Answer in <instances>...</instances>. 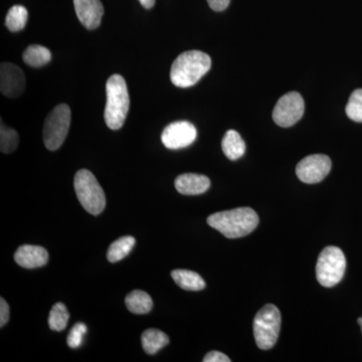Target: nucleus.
<instances>
[{
    "label": "nucleus",
    "mask_w": 362,
    "mask_h": 362,
    "mask_svg": "<svg viewBox=\"0 0 362 362\" xmlns=\"http://www.w3.org/2000/svg\"><path fill=\"white\" fill-rule=\"evenodd\" d=\"M207 223L228 239L246 237L256 230L259 216L251 207H239L209 216Z\"/></svg>",
    "instance_id": "nucleus-1"
},
{
    "label": "nucleus",
    "mask_w": 362,
    "mask_h": 362,
    "mask_svg": "<svg viewBox=\"0 0 362 362\" xmlns=\"http://www.w3.org/2000/svg\"><path fill=\"white\" fill-rule=\"evenodd\" d=\"M211 66V57L206 52L201 51L182 52L171 66V82L176 87H192L206 75Z\"/></svg>",
    "instance_id": "nucleus-2"
},
{
    "label": "nucleus",
    "mask_w": 362,
    "mask_h": 362,
    "mask_svg": "<svg viewBox=\"0 0 362 362\" xmlns=\"http://www.w3.org/2000/svg\"><path fill=\"white\" fill-rule=\"evenodd\" d=\"M107 103L104 119L112 130H119L125 123L129 111L130 98L125 78L118 74L112 75L106 83Z\"/></svg>",
    "instance_id": "nucleus-3"
},
{
    "label": "nucleus",
    "mask_w": 362,
    "mask_h": 362,
    "mask_svg": "<svg viewBox=\"0 0 362 362\" xmlns=\"http://www.w3.org/2000/svg\"><path fill=\"white\" fill-rule=\"evenodd\" d=\"M76 194L80 204L90 214L103 213L106 206V195L96 177L87 169H81L74 180Z\"/></svg>",
    "instance_id": "nucleus-4"
},
{
    "label": "nucleus",
    "mask_w": 362,
    "mask_h": 362,
    "mask_svg": "<svg viewBox=\"0 0 362 362\" xmlns=\"http://www.w3.org/2000/svg\"><path fill=\"white\" fill-rule=\"evenodd\" d=\"M254 337L259 349H271L277 342L281 328L280 310L273 304H267L254 318Z\"/></svg>",
    "instance_id": "nucleus-5"
},
{
    "label": "nucleus",
    "mask_w": 362,
    "mask_h": 362,
    "mask_svg": "<svg viewBox=\"0 0 362 362\" xmlns=\"http://www.w3.org/2000/svg\"><path fill=\"white\" fill-rule=\"evenodd\" d=\"M345 269L346 259L342 250L337 247H326L319 255L317 261V281L323 287H333L342 280Z\"/></svg>",
    "instance_id": "nucleus-6"
},
{
    "label": "nucleus",
    "mask_w": 362,
    "mask_h": 362,
    "mask_svg": "<svg viewBox=\"0 0 362 362\" xmlns=\"http://www.w3.org/2000/svg\"><path fill=\"white\" fill-rule=\"evenodd\" d=\"M71 125V109L68 105H58L47 115L44 126V143L51 151L58 150L65 142Z\"/></svg>",
    "instance_id": "nucleus-7"
},
{
    "label": "nucleus",
    "mask_w": 362,
    "mask_h": 362,
    "mask_svg": "<svg viewBox=\"0 0 362 362\" xmlns=\"http://www.w3.org/2000/svg\"><path fill=\"white\" fill-rule=\"evenodd\" d=\"M303 97L297 92H290L279 99L273 111V119L281 127H291L303 116Z\"/></svg>",
    "instance_id": "nucleus-8"
},
{
    "label": "nucleus",
    "mask_w": 362,
    "mask_h": 362,
    "mask_svg": "<svg viewBox=\"0 0 362 362\" xmlns=\"http://www.w3.org/2000/svg\"><path fill=\"white\" fill-rule=\"evenodd\" d=\"M331 166L332 163L329 157L324 154H313L305 157L298 163L296 175L304 183L314 185L320 182L329 175Z\"/></svg>",
    "instance_id": "nucleus-9"
},
{
    "label": "nucleus",
    "mask_w": 362,
    "mask_h": 362,
    "mask_svg": "<svg viewBox=\"0 0 362 362\" xmlns=\"http://www.w3.org/2000/svg\"><path fill=\"white\" fill-rule=\"evenodd\" d=\"M197 137V128L187 121L169 124L161 134V141L168 149H181L189 146Z\"/></svg>",
    "instance_id": "nucleus-10"
},
{
    "label": "nucleus",
    "mask_w": 362,
    "mask_h": 362,
    "mask_svg": "<svg viewBox=\"0 0 362 362\" xmlns=\"http://www.w3.org/2000/svg\"><path fill=\"white\" fill-rule=\"evenodd\" d=\"M25 89V76L14 64L2 63L0 66V90L4 96L18 98Z\"/></svg>",
    "instance_id": "nucleus-11"
},
{
    "label": "nucleus",
    "mask_w": 362,
    "mask_h": 362,
    "mask_svg": "<svg viewBox=\"0 0 362 362\" xmlns=\"http://www.w3.org/2000/svg\"><path fill=\"white\" fill-rule=\"evenodd\" d=\"M74 6L78 21L87 30L99 28L104 14L101 0H74Z\"/></svg>",
    "instance_id": "nucleus-12"
},
{
    "label": "nucleus",
    "mask_w": 362,
    "mask_h": 362,
    "mask_svg": "<svg viewBox=\"0 0 362 362\" xmlns=\"http://www.w3.org/2000/svg\"><path fill=\"white\" fill-rule=\"evenodd\" d=\"M14 261L25 269H37L47 265L49 252L45 247L25 245L18 247L14 254Z\"/></svg>",
    "instance_id": "nucleus-13"
},
{
    "label": "nucleus",
    "mask_w": 362,
    "mask_h": 362,
    "mask_svg": "<svg viewBox=\"0 0 362 362\" xmlns=\"http://www.w3.org/2000/svg\"><path fill=\"white\" fill-rule=\"evenodd\" d=\"M175 185L176 190L181 194L199 195L209 189L211 180L206 175L185 173L176 178Z\"/></svg>",
    "instance_id": "nucleus-14"
},
{
    "label": "nucleus",
    "mask_w": 362,
    "mask_h": 362,
    "mask_svg": "<svg viewBox=\"0 0 362 362\" xmlns=\"http://www.w3.org/2000/svg\"><path fill=\"white\" fill-rule=\"evenodd\" d=\"M223 153L230 160H238L246 152V143L235 130H228L221 141Z\"/></svg>",
    "instance_id": "nucleus-15"
},
{
    "label": "nucleus",
    "mask_w": 362,
    "mask_h": 362,
    "mask_svg": "<svg viewBox=\"0 0 362 362\" xmlns=\"http://www.w3.org/2000/svg\"><path fill=\"white\" fill-rule=\"evenodd\" d=\"M171 277L181 289L187 291H201L206 288L204 279L195 272L178 269L171 272Z\"/></svg>",
    "instance_id": "nucleus-16"
},
{
    "label": "nucleus",
    "mask_w": 362,
    "mask_h": 362,
    "mask_svg": "<svg viewBox=\"0 0 362 362\" xmlns=\"http://www.w3.org/2000/svg\"><path fill=\"white\" fill-rule=\"evenodd\" d=\"M128 310L134 314H146L151 311L153 302L146 292L141 290L132 291L125 299Z\"/></svg>",
    "instance_id": "nucleus-17"
},
{
    "label": "nucleus",
    "mask_w": 362,
    "mask_h": 362,
    "mask_svg": "<svg viewBox=\"0 0 362 362\" xmlns=\"http://www.w3.org/2000/svg\"><path fill=\"white\" fill-rule=\"evenodd\" d=\"M143 349L147 354H156L169 343L165 333L158 329H148L143 332L141 337Z\"/></svg>",
    "instance_id": "nucleus-18"
},
{
    "label": "nucleus",
    "mask_w": 362,
    "mask_h": 362,
    "mask_svg": "<svg viewBox=\"0 0 362 362\" xmlns=\"http://www.w3.org/2000/svg\"><path fill=\"white\" fill-rule=\"evenodd\" d=\"M23 62L33 68H40L52 61V54L49 49L39 45H32L23 54Z\"/></svg>",
    "instance_id": "nucleus-19"
},
{
    "label": "nucleus",
    "mask_w": 362,
    "mask_h": 362,
    "mask_svg": "<svg viewBox=\"0 0 362 362\" xmlns=\"http://www.w3.org/2000/svg\"><path fill=\"white\" fill-rule=\"evenodd\" d=\"M135 239L130 235L122 237L115 240L111 246L109 247L108 252H107V259L111 263H117L121 259L127 257L129 252L134 247Z\"/></svg>",
    "instance_id": "nucleus-20"
},
{
    "label": "nucleus",
    "mask_w": 362,
    "mask_h": 362,
    "mask_svg": "<svg viewBox=\"0 0 362 362\" xmlns=\"http://www.w3.org/2000/svg\"><path fill=\"white\" fill-rule=\"evenodd\" d=\"M28 20V9L23 6H14L7 13L6 25L11 32H21L25 28Z\"/></svg>",
    "instance_id": "nucleus-21"
},
{
    "label": "nucleus",
    "mask_w": 362,
    "mask_h": 362,
    "mask_svg": "<svg viewBox=\"0 0 362 362\" xmlns=\"http://www.w3.org/2000/svg\"><path fill=\"white\" fill-rule=\"evenodd\" d=\"M69 319H70V313H69L66 305L59 302L52 306V310L49 312V328L57 332L63 331L68 325Z\"/></svg>",
    "instance_id": "nucleus-22"
},
{
    "label": "nucleus",
    "mask_w": 362,
    "mask_h": 362,
    "mask_svg": "<svg viewBox=\"0 0 362 362\" xmlns=\"http://www.w3.org/2000/svg\"><path fill=\"white\" fill-rule=\"evenodd\" d=\"M20 144V137L18 132L11 128L7 127L1 121L0 125V150L2 153H11L18 148Z\"/></svg>",
    "instance_id": "nucleus-23"
},
{
    "label": "nucleus",
    "mask_w": 362,
    "mask_h": 362,
    "mask_svg": "<svg viewBox=\"0 0 362 362\" xmlns=\"http://www.w3.org/2000/svg\"><path fill=\"white\" fill-rule=\"evenodd\" d=\"M345 111L352 121L362 123V89H357L350 95Z\"/></svg>",
    "instance_id": "nucleus-24"
},
{
    "label": "nucleus",
    "mask_w": 362,
    "mask_h": 362,
    "mask_svg": "<svg viewBox=\"0 0 362 362\" xmlns=\"http://www.w3.org/2000/svg\"><path fill=\"white\" fill-rule=\"evenodd\" d=\"M87 332V326L84 323H77L73 328H71L70 333H69L68 338H66V343L69 347L76 349L82 345L83 338Z\"/></svg>",
    "instance_id": "nucleus-25"
},
{
    "label": "nucleus",
    "mask_w": 362,
    "mask_h": 362,
    "mask_svg": "<svg viewBox=\"0 0 362 362\" xmlns=\"http://www.w3.org/2000/svg\"><path fill=\"white\" fill-rule=\"evenodd\" d=\"M9 320V306L4 298H0V327H4Z\"/></svg>",
    "instance_id": "nucleus-26"
},
{
    "label": "nucleus",
    "mask_w": 362,
    "mask_h": 362,
    "mask_svg": "<svg viewBox=\"0 0 362 362\" xmlns=\"http://www.w3.org/2000/svg\"><path fill=\"white\" fill-rule=\"evenodd\" d=\"M204 362H230V359L226 354L214 350L204 356Z\"/></svg>",
    "instance_id": "nucleus-27"
},
{
    "label": "nucleus",
    "mask_w": 362,
    "mask_h": 362,
    "mask_svg": "<svg viewBox=\"0 0 362 362\" xmlns=\"http://www.w3.org/2000/svg\"><path fill=\"white\" fill-rule=\"evenodd\" d=\"M209 6L214 11H223L230 6V0H207Z\"/></svg>",
    "instance_id": "nucleus-28"
},
{
    "label": "nucleus",
    "mask_w": 362,
    "mask_h": 362,
    "mask_svg": "<svg viewBox=\"0 0 362 362\" xmlns=\"http://www.w3.org/2000/svg\"><path fill=\"white\" fill-rule=\"evenodd\" d=\"M139 2L142 4V6L146 9L152 8L154 4H156V0H139Z\"/></svg>",
    "instance_id": "nucleus-29"
},
{
    "label": "nucleus",
    "mask_w": 362,
    "mask_h": 362,
    "mask_svg": "<svg viewBox=\"0 0 362 362\" xmlns=\"http://www.w3.org/2000/svg\"><path fill=\"white\" fill-rule=\"evenodd\" d=\"M358 324L359 325H361V331H362V316L361 317V318H358Z\"/></svg>",
    "instance_id": "nucleus-30"
}]
</instances>
